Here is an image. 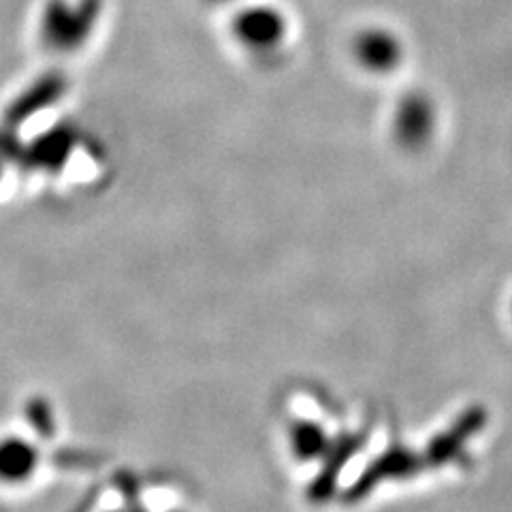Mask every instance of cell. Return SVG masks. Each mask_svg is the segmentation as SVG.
<instances>
[{"mask_svg": "<svg viewBox=\"0 0 512 512\" xmlns=\"http://www.w3.org/2000/svg\"><path fill=\"white\" fill-rule=\"evenodd\" d=\"M7 158H5V154H3V148H0V182H3V178H5V169H7Z\"/></svg>", "mask_w": 512, "mask_h": 512, "instance_id": "obj_8", "label": "cell"}, {"mask_svg": "<svg viewBox=\"0 0 512 512\" xmlns=\"http://www.w3.org/2000/svg\"><path fill=\"white\" fill-rule=\"evenodd\" d=\"M436 124V105L429 94L414 90L408 92L395 111V131L406 143H416L429 137Z\"/></svg>", "mask_w": 512, "mask_h": 512, "instance_id": "obj_7", "label": "cell"}, {"mask_svg": "<svg viewBox=\"0 0 512 512\" xmlns=\"http://www.w3.org/2000/svg\"><path fill=\"white\" fill-rule=\"evenodd\" d=\"M210 3H216V5H222V3H233V0H210Z\"/></svg>", "mask_w": 512, "mask_h": 512, "instance_id": "obj_9", "label": "cell"}, {"mask_svg": "<svg viewBox=\"0 0 512 512\" xmlns=\"http://www.w3.org/2000/svg\"><path fill=\"white\" fill-rule=\"evenodd\" d=\"M103 0H47L41 18V37L50 50L75 52L82 47L101 18Z\"/></svg>", "mask_w": 512, "mask_h": 512, "instance_id": "obj_1", "label": "cell"}, {"mask_svg": "<svg viewBox=\"0 0 512 512\" xmlns=\"http://www.w3.org/2000/svg\"><path fill=\"white\" fill-rule=\"evenodd\" d=\"M79 143V131L71 122H60L45 133L35 137V141L24 143L20 167L32 173L58 175L67 167Z\"/></svg>", "mask_w": 512, "mask_h": 512, "instance_id": "obj_3", "label": "cell"}, {"mask_svg": "<svg viewBox=\"0 0 512 512\" xmlns=\"http://www.w3.org/2000/svg\"><path fill=\"white\" fill-rule=\"evenodd\" d=\"M64 92H67V77L62 73L52 71L41 75L35 84L28 86L18 99L5 109L3 124L0 126L11 128V131H20L32 116H39L47 107L56 105L64 96Z\"/></svg>", "mask_w": 512, "mask_h": 512, "instance_id": "obj_6", "label": "cell"}, {"mask_svg": "<svg viewBox=\"0 0 512 512\" xmlns=\"http://www.w3.org/2000/svg\"><path fill=\"white\" fill-rule=\"evenodd\" d=\"M171 512H184V510H171Z\"/></svg>", "mask_w": 512, "mask_h": 512, "instance_id": "obj_10", "label": "cell"}, {"mask_svg": "<svg viewBox=\"0 0 512 512\" xmlns=\"http://www.w3.org/2000/svg\"><path fill=\"white\" fill-rule=\"evenodd\" d=\"M43 446L20 429L0 431V487L20 489L35 483L43 468Z\"/></svg>", "mask_w": 512, "mask_h": 512, "instance_id": "obj_2", "label": "cell"}, {"mask_svg": "<svg viewBox=\"0 0 512 512\" xmlns=\"http://www.w3.org/2000/svg\"><path fill=\"white\" fill-rule=\"evenodd\" d=\"M288 22L284 13L276 7L254 5L246 7L235 15L233 20V35L235 39L246 45L252 52L269 54L278 50L286 39Z\"/></svg>", "mask_w": 512, "mask_h": 512, "instance_id": "obj_4", "label": "cell"}, {"mask_svg": "<svg viewBox=\"0 0 512 512\" xmlns=\"http://www.w3.org/2000/svg\"><path fill=\"white\" fill-rule=\"evenodd\" d=\"M352 56L357 64L374 75L393 73L404 60V43L384 26L361 28L352 39Z\"/></svg>", "mask_w": 512, "mask_h": 512, "instance_id": "obj_5", "label": "cell"}]
</instances>
